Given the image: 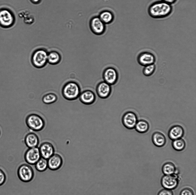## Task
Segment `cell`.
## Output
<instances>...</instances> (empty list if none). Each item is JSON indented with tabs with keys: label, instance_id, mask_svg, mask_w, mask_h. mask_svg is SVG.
I'll return each mask as SVG.
<instances>
[{
	"label": "cell",
	"instance_id": "cell-1",
	"mask_svg": "<svg viewBox=\"0 0 196 195\" xmlns=\"http://www.w3.org/2000/svg\"><path fill=\"white\" fill-rule=\"evenodd\" d=\"M173 10L172 5L161 0L155 1L150 5L148 9V12L152 18L160 19L169 16Z\"/></svg>",
	"mask_w": 196,
	"mask_h": 195
},
{
	"label": "cell",
	"instance_id": "cell-2",
	"mask_svg": "<svg viewBox=\"0 0 196 195\" xmlns=\"http://www.w3.org/2000/svg\"><path fill=\"white\" fill-rule=\"evenodd\" d=\"M62 94L66 100L73 101L78 99L81 92L78 84L76 82L71 81L64 85L62 89Z\"/></svg>",
	"mask_w": 196,
	"mask_h": 195
},
{
	"label": "cell",
	"instance_id": "cell-3",
	"mask_svg": "<svg viewBox=\"0 0 196 195\" xmlns=\"http://www.w3.org/2000/svg\"><path fill=\"white\" fill-rule=\"evenodd\" d=\"M26 126L31 130L38 132L42 130L45 126L43 118L39 115L31 113L28 115L25 119Z\"/></svg>",
	"mask_w": 196,
	"mask_h": 195
},
{
	"label": "cell",
	"instance_id": "cell-4",
	"mask_svg": "<svg viewBox=\"0 0 196 195\" xmlns=\"http://www.w3.org/2000/svg\"><path fill=\"white\" fill-rule=\"evenodd\" d=\"M48 53L43 49H38L33 53L31 57V62L35 67L40 68L46 65L47 62Z\"/></svg>",
	"mask_w": 196,
	"mask_h": 195
},
{
	"label": "cell",
	"instance_id": "cell-5",
	"mask_svg": "<svg viewBox=\"0 0 196 195\" xmlns=\"http://www.w3.org/2000/svg\"><path fill=\"white\" fill-rule=\"evenodd\" d=\"M17 173L19 179L25 182L31 181L34 177L33 168L30 166L26 164H23L19 166Z\"/></svg>",
	"mask_w": 196,
	"mask_h": 195
},
{
	"label": "cell",
	"instance_id": "cell-6",
	"mask_svg": "<svg viewBox=\"0 0 196 195\" xmlns=\"http://www.w3.org/2000/svg\"><path fill=\"white\" fill-rule=\"evenodd\" d=\"M15 21L13 13L9 9H2L0 10V25L7 28L11 27Z\"/></svg>",
	"mask_w": 196,
	"mask_h": 195
},
{
	"label": "cell",
	"instance_id": "cell-7",
	"mask_svg": "<svg viewBox=\"0 0 196 195\" xmlns=\"http://www.w3.org/2000/svg\"><path fill=\"white\" fill-rule=\"evenodd\" d=\"M136 60L139 65L144 66L154 63L156 61V57L154 54L152 52L143 51L138 54Z\"/></svg>",
	"mask_w": 196,
	"mask_h": 195
},
{
	"label": "cell",
	"instance_id": "cell-8",
	"mask_svg": "<svg viewBox=\"0 0 196 195\" xmlns=\"http://www.w3.org/2000/svg\"><path fill=\"white\" fill-rule=\"evenodd\" d=\"M178 183V177L174 174L164 175L161 180V184L162 186L164 188L171 190L177 188Z\"/></svg>",
	"mask_w": 196,
	"mask_h": 195
},
{
	"label": "cell",
	"instance_id": "cell-9",
	"mask_svg": "<svg viewBox=\"0 0 196 195\" xmlns=\"http://www.w3.org/2000/svg\"><path fill=\"white\" fill-rule=\"evenodd\" d=\"M137 121L136 114L131 111L125 112L122 118L123 124L125 128L129 130L134 128Z\"/></svg>",
	"mask_w": 196,
	"mask_h": 195
},
{
	"label": "cell",
	"instance_id": "cell-10",
	"mask_svg": "<svg viewBox=\"0 0 196 195\" xmlns=\"http://www.w3.org/2000/svg\"><path fill=\"white\" fill-rule=\"evenodd\" d=\"M38 147L28 148L24 155L25 161L30 165H34L41 158Z\"/></svg>",
	"mask_w": 196,
	"mask_h": 195
},
{
	"label": "cell",
	"instance_id": "cell-11",
	"mask_svg": "<svg viewBox=\"0 0 196 195\" xmlns=\"http://www.w3.org/2000/svg\"><path fill=\"white\" fill-rule=\"evenodd\" d=\"M38 148L41 157L47 160L55 153L53 145L48 141L42 142Z\"/></svg>",
	"mask_w": 196,
	"mask_h": 195
},
{
	"label": "cell",
	"instance_id": "cell-12",
	"mask_svg": "<svg viewBox=\"0 0 196 195\" xmlns=\"http://www.w3.org/2000/svg\"><path fill=\"white\" fill-rule=\"evenodd\" d=\"M118 75L116 70L112 67L106 68L103 73V78L104 81L110 85L116 83L118 79Z\"/></svg>",
	"mask_w": 196,
	"mask_h": 195
},
{
	"label": "cell",
	"instance_id": "cell-13",
	"mask_svg": "<svg viewBox=\"0 0 196 195\" xmlns=\"http://www.w3.org/2000/svg\"><path fill=\"white\" fill-rule=\"evenodd\" d=\"M111 85L104 81L99 83L97 86L96 92L97 95L102 99L107 98L111 93Z\"/></svg>",
	"mask_w": 196,
	"mask_h": 195
},
{
	"label": "cell",
	"instance_id": "cell-14",
	"mask_svg": "<svg viewBox=\"0 0 196 195\" xmlns=\"http://www.w3.org/2000/svg\"><path fill=\"white\" fill-rule=\"evenodd\" d=\"M48 167L52 170H55L61 166L63 160L61 156L58 153H55L47 159Z\"/></svg>",
	"mask_w": 196,
	"mask_h": 195
},
{
	"label": "cell",
	"instance_id": "cell-15",
	"mask_svg": "<svg viewBox=\"0 0 196 195\" xmlns=\"http://www.w3.org/2000/svg\"><path fill=\"white\" fill-rule=\"evenodd\" d=\"M95 93L90 90H86L81 92L78 99L82 104L86 105H90L94 103L96 100Z\"/></svg>",
	"mask_w": 196,
	"mask_h": 195
},
{
	"label": "cell",
	"instance_id": "cell-16",
	"mask_svg": "<svg viewBox=\"0 0 196 195\" xmlns=\"http://www.w3.org/2000/svg\"><path fill=\"white\" fill-rule=\"evenodd\" d=\"M24 140L26 145L28 148L38 147L39 144L38 136L33 132L27 133L24 137Z\"/></svg>",
	"mask_w": 196,
	"mask_h": 195
},
{
	"label": "cell",
	"instance_id": "cell-17",
	"mask_svg": "<svg viewBox=\"0 0 196 195\" xmlns=\"http://www.w3.org/2000/svg\"><path fill=\"white\" fill-rule=\"evenodd\" d=\"M104 24L99 17H96L92 19L90 26L93 32L96 34L99 35L103 33L104 31Z\"/></svg>",
	"mask_w": 196,
	"mask_h": 195
},
{
	"label": "cell",
	"instance_id": "cell-18",
	"mask_svg": "<svg viewBox=\"0 0 196 195\" xmlns=\"http://www.w3.org/2000/svg\"><path fill=\"white\" fill-rule=\"evenodd\" d=\"M184 134V130L183 127L178 125L172 126L169 129L168 132V136L171 140H173L181 138Z\"/></svg>",
	"mask_w": 196,
	"mask_h": 195
},
{
	"label": "cell",
	"instance_id": "cell-19",
	"mask_svg": "<svg viewBox=\"0 0 196 195\" xmlns=\"http://www.w3.org/2000/svg\"><path fill=\"white\" fill-rule=\"evenodd\" d=\"M152 140L154 144L158 147L163 146L166 144V139L165 136L159 132H155L152 134Z\"/></svg>",
	"mask_w": 196,
	"mask_h": 195
},
{
	"label": "cell",
	"instance_id": "cell-20",
	"mask_svg": "<svg viewBox=\"0 0 196 195\" xmlns=\"http://www.w3.org/2000/svg\"><path fill=\"white\" fill-rule=\"evenodd\" d=\"M20 17L22 18L24 22L25 23L31 24L35 21V17L30 12L26 10H22L20 11L18 13Z\"/></svg>",
	"mask_w": 196,
	"mask_h": 195
},
{
	"label": "cell",
	"instance_id": "cell-21",
	"mask_svg": "<svg viewBox=\"0 0 196 195\" xmlns=\"http://www.w3.org/2000/svg\"><path fill=\"white\" fill-rule=\"evenodd\" d=\"M61 57L58 52L53 51L48 53L47 62L50 64L55 65L58 64L60 61Z\"/></svg>",
	"mask_w": 196,
	"mask_h": 195
},
{
	"label": "cell",
	"instance_id": "cell-22",
	"mask_svg": "<svg viewBox=\"0 0 196 195\" xmlns=\"http://www.w3.org/2000/svg\"><path fill=\"white\" fill-rule=\"evenodd\" d=\"M149 124L146 120L141 119L137 121L134 128L138 132L144 133L149 130Z\"/></svg>",
	"mask_w": 196,
	"mask_h": 195
},
{
	"label": "cell",
	"instance_id": "cell-23",
	"mask_svg": "<svg viewBox=\"0 0 196 195\" xmlns=\"http://www.w3.org/2000/svg\"><path fill=\"white\" fill-rule=\"evenodd\" d=\"M162 170L164 175H169L174 174L176 170L175 166L173 163L167 162L163 165Z\"/></svg>",
	"mask_w": 196,
	"mask_h": 195
},
{
	"label": "cell",
	"instance_id": "cell-24",
	"mask_svg": "<svg viewBox=\"0 0 196 195\" xmlns=\"http://www.w3.org/2000/svg\"><path fill=\"white\" fill-rule=\"evenodd\" d=\"M172 145L174 150L180 151L183 150L185 148L186 143L183 139L181 138L172 140Z\"/></svg>",
	"mask_w": 196,
	"mask_h": 195
},
{
	"label": "cell",
	"instance_id": "cell-25",
	"mask_svg": "<svg viewBox=\"0 0 196 195\" xmlns=\"http://www.w3.org/2000/svg\"><path fill=\"white\" fill-rule=\"evenodd\" d=\"M57 99V97L55 94L50 93L44 95L42 98V100L44 104H49L55 102Z\"/></svg>",
	"mask_w": 196,
	"mask_h": 195
},
{
	"label": "cell",
	"instance_id": "cell-26",
	"mask_svg": "<svg viewBox=\"0 0 196 195\" xmlns=\"http://www.w3.org/2000/svg\"><path fill=\"white\" fill-rule=\"evenodd\" d=\"M36 169L40 172L45 170L48 167L47 160L41 157L35 164Z\"/></svg>",
	"mask_w": 196,
	"mask_h": 195
},
{
	"label": "cell",
	"instance_id": "cell-27",
	"mask_svg": "<svg viewBox=\"0 0 196 195\" xmlns=\"http://www.w3.org/2000/svg\"><path fill=\"white\" fill-rule=\"evenodd\" d=\"M99 17L104 24L108 23L111 22L113 18L112 14L108 11L102 12L100 14Z\"/></svg>",
	"mask_w": 196,
	"mask_h": 195
},
{
	"label": "cell",
	"instance_id": "cell-28",
	"mask_svg": "<svg viewBox=\"0 0 196 195\" xmlns=\"http://www.w3.org/2000/svg\"><path fill=\"white\" fill-rule=\"evenodd\" d=\"M156 68L154 63L144 66L142 69L143 73L145 76H150L154 73Z\"/></svg>",
	"mask_w": 196,
	"mask_h": 195
},
{
	"label": "cell",
	"instance_id": "cell-29",
	"mask_svg": "<svg viewBox=\"0 0 196 195\" xmlns=\"http://www.w3.org/2000/svg\"><path fill=\"white\" fill-rule=\"evenodd\" d=\"M180 195H194L192 189L189 187L183 188L180 192Z\"/></svg>",
	"mask_w": 196,
	"mask_h": 195
},
{
	"label": "cell",
	"instance_id": "cell-30",
	"mask_svg": "<svg viewBox=\"0 0 196 195\" xmlns=\"http://www.w3.org/2000/svg\"><path fill=\"white\" fill-rule=\"evenodd\" d=\"M157 195H173L171 190L164 188L159 191Z\"/></svg>",
	"mask_w": 196,
	"mask_h": 195
},
{
	"label": "cell",
	"instance_id": "cell-31",
	"mask_svg": "<svg viewBox=\"0 0 196 195\" xmlns=\"http://www.w3.org/2000/svg\"><path fill=\"white\" fill-rule=\"evenodd\" d=\"M6 178L5 173L3 170L0 169V186L5 183Z\"/></svg>",
	"mask_w": 196,
	"mask_h": 195
},
{
	"label": "cell",
	"instance_id": "cell-32",
	"mask_svg": "<svg viewBox=\"0 0 196 195\" xmlns=\"http://www.w3.org/2000/svg\"><path fill=\"white\" fill-rule=\"evenodd\" d=\"M165 2L172 5L175 3L177 0H162Z\"/></svg>",
	"mask_w": 196,
	"mask_h": 195
},
{
	"label": "cell",
	"instance_id": "cell-33",
	"mask_svg": "<svg viewBox=\"0 0 196 195\" xmlns=\"http://www.w3.org/2000/svg\"><path fill=\"white\" fill-rule=\"evenodd\" d=\"M30 1L32 3L35 4H37L39 3L40 1L41 0H30Z\"/></svg>",
	"mask_w": 196,
	"mask_h": 195
},
{
	"label": "cell",
	"instance_id": "cell-34",
	"mask_svg": "<svg viewBox=\"0 0 196 195\" xmlns=\"http://www.w3.org/2000/svg\"></svg>",
	"mask_w": 196,
	"mask_h": 195
}]
</instances>
